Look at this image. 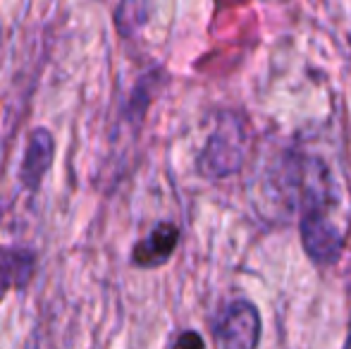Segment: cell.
Masks as SVG:
<instances>
[{"mask_svg": "<svg viewBox=\"0 0 351 349\" xmlns=\"http://www.w3.org/2000/svg\"><path fill=\"white\" fill-rule=\"evenodd\" d=\"M251 146L249 120L239 112H222L210 132L196 168L206 180H225L241 170Z\"/></svg>", "mask_w": 351, "mask_h": 349, "instance_id": "cell-1", "label": "cell"}, {"mask_svg": "<svg viewBox=\"0 0 351 349\" xmlns=\"http://www.w3.org/2000/svg\"><path fill=\"white\" fill-rule=\"evenodd\" d=\"M172 349H206V340L201 337V333L196 330H184L175 340Z\"/></svg>", "mask_w": 351, "mask_h": 349, "instance_id": "cell-8", "label": "cell"}, {"mask_svg": "<svg viewBox=\"0 0 351 349\" xmlns=\"http://www.w3.org/2000/svg\"><path fill=\"white\" fill-rule=\"evenodd\" d=\"M261 333V313L246 299L230 302L215 321V340L220 349H258Z\"/></svg>", "mask_w": 351, "mask_h": 349, "instance_id": "cell-2", "label": "cell"}, {"mask_svg": "<svg viewBox=\"0 0 351 349\" xmlns=\"http://www.w3.org/2000/svg\"><path fill=\"white\" fill-rule=\"evenodd\" d=\"M0 36H3V29H0Z\"/></svg>", "mask_w": 351, "mask_h": 349, "instance_id": "cell-9", "label": "cell"}, {"mask_svg": "<svg viewBox=\"0 0 351 349\" xmlns=\"http://www.w3.org/2000/svg\"><path fill=\"white\" fill-rule=\"evenodd\" d=\"M306 256L318 265H335L344 254V232L330 220L328 210H304L299 223Z\"/></svg>", "mask_w": 351, "mask_h": 349, "instance_id": "cell-3", "label": "cell"}, {"mask_svg": "<svg viewBox=\"0 0 351 349\" xmlns=\"http://www.w3.org/2000/svg\"><path fill=\"white\" fill-rule=\"evenodd\" d=\"M36 256L29 249L0 247V302L10 289H24L34 278Z\"/></svg>", "mask_w": 351, "mask_h": 349, "instance_id": "cell-6", "label": "cell"}, {"mask_svg": "<svg viewBox=\"0 0 351 349\" xmlns=\"http://www.w3.org/2000/svg\"><path fill=\"white\" fill-rule=\"evenodd\" d=\"M177 244H180V228L172 223H158L148 232V237L136 242L132 252V263L136 268H160L172 258Z\"/></svg>", "mask_w": 351, "mask_h": 349, "instance_id": "cell-5", "label": "cell"}, {"mask_svg": "<svg viewBox=\"0 0 351 349\" xmlns=\"http://www.w3.org/2000/svg\"><path fill=\"white\" fill-rule=\"evenodd\" d=\"M53 160H56V139H53V134L46 127L32 130L22 156V165H19V182H22L24 189L36 191L41 186L43 177L51 170Z\"/></svg>", "mask_w": 351, "mask_h": 349, "instance_id": "cell-4", "label": "cell"}, {"mask_svg": "<svg viewBox=\"0 0 351 349\" xmlns=\"http://www.w3.org/2000/svg\"><path fill=\"white\" fill-rule=\"evenodd\" d=\"M153 0H120L115 10V27L125 38H134L151 19Z\"/></svg>", "mask_w": 351, "mask_h": 349, "instance_id": "cell-7", "label": "cell"}]
</instances>
